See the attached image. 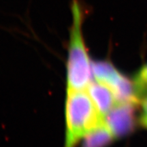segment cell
Here are the masks:
<instances>
[{"label": "cell", "mask_w": 147, "mask_h": 147, "mask_svg": "<svg viewBox=\"0 0 147 147\" xmlns=\"http://www.w3.org/2000/svg\"><path fill=\"white\" fill-rule=\"evenodd\" d=\"M136 105L130 102H119L104 116V123L116 139L125 136L135 128Z\"/></svg>", "instance_id": "cell-4"}, {"label": "cell", "mask_w": 147, "mask_h": 147, "mask_svg": "<svg viewBox=\"0 0 147 147\" xmlns=\"http://www.w3.org/2000/svg\"><path fill=\"white\" fill-rule=\"evenodd\" d=\"M115 139L104 122L86 135L80 144L81 147H107Z\"/></svg>", "instance_id": "cell-6"}, {"label": "cell", "mask_w": 147, "mask_h": 147, "mask_svg": "<svg viewBox=\"0 0 147 147\" xmlns=\"http://www.w3.org/2000/svg\"><path fill=\"white\" fill-rule=\"evenodd\" d=\"M92 70L95 80L107 85L119 102L140 104L136 96L133 81L120 72L110 61L92 62Z\"/></svg>", "instance_id": "cell-3"}, {"label": "cell", "mask_w": 147, "mask_h": 147, "mask_svg": "<svg viewBox=\"0 0 147 147\" xmlns=\"http://www.w3.org/2000/svg\"><path fill=\"white\" fill-rule=\"evenodd\" d=\"M86 90L103 117L119 103L112 90L105 84L97 80L91 81Z\"/></svg>", "instance_id": "cell-5"}, {"label": "cell", "mask_w": 147, "mask_h": 147, "mask_svg": "<svg viewBox=\"0 0 147 147\" xmlns=\"http://www.w3.org/2000/svg\"><path fill=\"white\" fill-rule=\"evenodd\" d=\"M71 25L67 60V91L87 89L92 81V63L82 34L86 10L78 0L71 5Z\"/></svg>", "instance_id": "cell-1"}, {"label": "cell", "mask_w": 147, "mask_h": 147, "mask_svg": "<svg viewBox=\"0 0 147 147\" xmlns=\"http://www.w3.org/2000/svg\"><path fill=\"white\" fill-rule=\"evenodd\" d=\"M63 147H77L83 138L104 122L87 90L67 91Z\"/></svg>", "instance_id": "cell-2"}, {"label": "cell", "mask_w": 147, "mask_h": 147, "mask_svg": "<svg viewBox=\"0 0 147 147\" xmlns=\"http://www.w3.org/2000/svg\"><path fill=\"white\" fill-rule=\"evenodd\" d=\"M134 91L140 104L147 97V63L138 71L133 80Z\"/></svg>", "instance_id": "cell-7"}]
</instances>
